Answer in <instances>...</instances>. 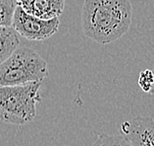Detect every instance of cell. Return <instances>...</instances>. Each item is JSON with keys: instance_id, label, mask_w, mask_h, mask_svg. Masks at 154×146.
Segmentation results:
<instances>
[{"instance_id": "4", "label": "cell", "mask_w": 154, "mask_h": 146, "mask_svg": "<svg viewBox=\"0 0 154 146\" xmlns=\"http://www.w3.org/2000/svg\"><path fill=\"white\" fill-rule=\"evenodd\" d=\"M59 25V17L41 19L26 12L19 4L12 21V27L18 35L29 41H43L50 38L58 31Z\"/></svg>"}, {"instance_id": "10", "label": "cell", "mask_w": 154, "mask_h": 146, "mask_svg": "<svg viewBox=\"0 0 154 146\" xmlns=\"http://www.w3.org/2000/svg\"><path fill=\"white\" fill-rule=\"evenodd\" d=\"M138 85L142 91L150 93L154 86V70L145 69L141 71L138 77Z\"/></svg>"}, {"instance_id": "8", "label": "cell", "mask_w": 154, "mask_h": 146, "mask_svg": "<svg viewBox=\"0 0 154 146\" xmlns=\"http://www.w3.org/2000/svg\"><path fill=\"white\" fill-rule=\"evenodd\" d=\"M18 6L16 0H0V26H12L13 16Z\"/></svg>"}, {"instance_id": "11", "label": "cell", "mask_w": 154, "mask_h": 146, "mask_svg": "<svg viewBox=\"0 0 154 146\" xmlns=\"http://www.w3.org/2000/svg\"><path fill=\"white\" fill-rule=\"evenodd\" d=\"M150 94H151V95H153V96H154V86H153V88H152V90H151V91H150Z\"/></svg>"}, {"instance_id": "2", "label": "cell", "mask_w": 154, "mask_h": 146, "mask_svg": "<svg viewBox=\"0 0 154 146\" xmlns=\"http://www.w3.org/2000/svg\"><path fill=\"white\" fill-rule=\"evenodd\" d=\"M40 83L0 86V119L17 125L32 122L36 115V104L41 101Z\"/></svg>"}, {"instance_id": "1", "label": "cell", "mask_w": 154, "mask_h": 146, "mask_svg": "<svg viewBox=\"0 0 154 146\" xmlns=\"http://www.w3.org/2000/svg\"><path fill=\"white\" fill-rule=\"evenodd\" d=\"M131 12L129 0H85L82 9V31L98 44L113 43L129 31Z\"/></svg>"}, {"instance_id": "7", "label": "cell", "mask_w": 154, "mask_h": 146, "mask_svg": "<svg viewBox=\"0 0 154 146\" xmlns=\"http://www.w3.org/2000/svg\"><path fill=\"white\" fill-rule=\"evenodd\" d=\"M19 44L18 33L12 26H0V64L13 54Z\"/></svg>"}, {"instance_id": "9", "label": "cell", "mask_w": 154, "mask_h": 146, "mask_svg": "<svg viewBox=\"0 0 154 146\" xmlns=\"http://www.w3.org/2000/svg\"><path fill=\"white\" fill-rule=\"evenodd\" d=\"M92 146H131L123 135H109L99 134Z\"/></svg>"}, {"instance_id": "6", "label": "cell", "mask_w": 154, "mask_h": 146, "mask_svg": "<svg viewBox=\"0 0 154 146\" xmlns=\"http://www.w3.org/2000/svg\"><path fill=\"white\" fill-rule=\"evenodd\" d=\"M64 7L65 0H32L23 9L41 19H52L63 13Z\"/></svg>"}, {"instance_id": "3", "label": "cell", "mask_w": 154, "mask_h": 146, "mask_svg": "<svg viewBox=\"0 0 154 146\" xmlns=\"http://www.w3.org/2000/svg\"><path fill=\"white\" fill-rule=\"evenodd\" d=\"M47 75L46 61L37 52L28 47H17L0 64V86L41 82Z\"/></svg>"}, {"instance_id": "5", "label": "cell", "mask_w": 154, "mask_h": 146, "mask_svg": "<svg viewBox=\"0 0 154 146\" xmlns=\"http://www.w3.org/2000/svg\"><path fill=\"white\" fill-rule=\"evenodd\" d=\"M123 136L131 146H154V119L136 117L121 125Z\"/></svg>"}]
</instances>
